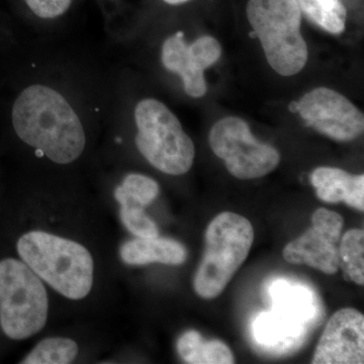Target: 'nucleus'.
<instances>
[{
	"instance_id": "ddd939ff",
	"label": "nucleus",
	"mask_w": 364,
	"mask_h": 364,
	"mask_svg": "<svg viewBox=\"0 0 364 364\" xmlns=\"http://www.w3.org/2000/svg\"><path fill=\"white\" fill-rule=\"evenodd\" d=\"M311 183L323 202H345L349 207L363 212V174L352 176L336 167H318L311 174Z\"/></svg>"
},
{
	"instance_id": "4468645a",
	"label": "nucleus",
	"mask_w": 364,
	"mask_h": 364,
	"mask_svg": "<svg viewBox=\"0 0 364 364\" xmlns=\"http://www.w3.org/2000/svg\"><path fill=\"white\" fill-rule=\"evenodd\" d=\"M270 296L272 310L299 324L305 325L315 316L312 291L305 287L294 286L284 279L277 280L270 287Z\"/></svg>"
},
{
	"instance_id": "6e6552de",
	"label": "nucleus",
	"mask_w": 364,
	"mask_h": 364,
	"mask_svg": "<svg viewBox=\"0 0 364 364\" xmlns=\"http://www.w3.org/2000/svg\"><path fill=\"white\" fill-rule=\"evenodd\" d=\"M222 55V47L210 36L189 42L186 33L177 28L165 33L158 45L157 65L167 76L179 81L189 97L200 98L207 93L205 70Z\"/></svg>"
},
{
	"instance_id": "6ab92c4d",
	"label": "nucleus",
	"mask_w": 364,
	"mask_h": 364,
	"mask_svg": "<svg viewBox=\"0 0 364 364\" xmlns=\"http://www.w3.org/2000/svg\"><path fill=\"white\" fill-rule=\"evenodd\" d=\"M301 13L326 32L340 35L345 31L347 11L341 0H296Z\"/></svg>"
},
{
	"instance_id": "f257e3e1",
	"label": "nucleus",
	"mask_w": 364,
	"mask_h": 364,
	"mask_svg": "<svg viewBox=\"0 0 364 364\" xmlns=\"http://www.w3.org/2000/svg\"><path fill=\"white\" fill-rule=\"evenodd\" d=\"M60 38L25 39L0 55V157L18 176L85 181L109 119L114 64Z\"/></svg>"
},
{
	"instance_id": "9b49d317",
	"label": "nucleus",
	"mask_w": 364,
	"mask_h": 364,
	"mask_svg": "<svg viewBox=\"0 0 364 364\" xmlns=\"http://www.w3.org/2000/svg\"><path fill=\"white\" fill-rule=\"evenodd\" d=\"M338 237L311 228L299 238L289 242L282 256L293 264H305L326 274H335L339 269Z\"/></svg>"
},
{
	"instance_id": "a211bd4d",
	"label": "nucleus",
	"mask_w": 364,
	"mask_h": 364,
	"mask_svg": "<svg viewBox=\"0 0 364 364\" xmlns=\"http://www.w3.org/2000/svg\"><path fill=\"white\" fill-rule=\"evenodd\" d=\"M253 333L254 338L262 346L279 348L280 345L294 343L303 334L304 325L272 310L256 318Z\"/></svg>"
},
{
	"instance_id": "20e7f679",
	"label": "nucleus",
	"mask_w": 364,
	"mask_h": 364,
	"mask_svg": "<svg viewBox=\"0 0 364 364\" xmlns=\"http://www.w3.org/2000/svg\"><path fill=\"white\" fill-rule=\"evenodd\" d=\"M52 296L16 254L0 250V338L16 344L40 335L51 318Z\"/></svg>"
},
{
	"instance_id": "0eeeda50",
	"label": "nucleus",
	"mask_w": 364,
	"mask_h": 364,
	"mask_svg": "<svg viewBox=\"0 0 364 364\" xmlns=\"http://www.w3.org/2000/svg\"><path fill=\"white\" fill-rule=\"evenodd\" d=\"M213 152L224 160L236 178H260L279 166L280 155L272 146L261 143L240 117H227L213 126L208 136Z\"/></svg>"
},
{
	"instance_id": "39448f33",
	"label": "nucleus",
	"mask_w": 364,
	"mask_h": 364,
	"mask_svg": "<svg viewBox=\"0 0 364 364\" xmlns=\"http://www.w3.org/2000/svg\"><path fill=\"white\" fill-rule=\"evenodd\" d=\"M254 242L252 224L243 215L225 212L210 223L205 248L193 279L200 298H217L245 260Z\"/></svg>"
},
{
	"instance_id": "9d476101",
	"label": "nucleus",
	"mask_w": 364,
	"mask_h": 364,
	"mask_svg": "<svg viewBox=\"0 0 364 364\" xmlns=\"http://www.w3.org/2000/svg\"><path fill=\"white\" fill-rule=\"evenodd\" d=\"M364 316L355 309L337 311L328 321L313 364H363Z\"/></svg>"
},
{
	"instance_id": "dca6fc26",
	"label": "nucleus",
	"mask_w": 364,
	"mask_h": 364,
	"mask_svg": "<svg viewBox=\"0 0 364 364\" xmlns=\"http://www.w3.org/2000/svg\"><path fill=\"white\" fill-rule=\"evenodd\" d=\"M177 352L184 363L191 364H231L234 356L231 349L220 340L205 341L200 333H183L176 343Z\"/></svg>"
},
{
	"instance_id": "412c9836",
	"label": "nucleus",
	"mask_w": 364,
	"mask_h": 364,
	"mask_svg": "<svg viewBox=\"0 0 364 364\" xmlns=\"http://www.w3.org/2000/svg\"><path fill=\"white\" fill-rule=\"evenodd\" d=\"M344 220L338 213L327 210V208H318L312 215V227L320 231L325 232L333 236H341L343 230Z\"/></svg>"
},
{
	"instance_id": "5701e85b",
	"label": "nucleus",
	"mask_w": 364,
	"mask_h": 364,
	"mask_svg": "<svg viewBox=\"0 0 364 364\" xmlns=\"http://www.w3.org/2000/svg\"><path fill=\"white\" fill-rule=\"evenodd\" d=\"M7 186V178L6 171H4V164H2V159L0 157V210H2L4 205V198H6Z\"/></svg>"
},
{
	"instance_id": "4be33fe9",
	"label": "nucleus",
	"mask_w": 364,
	"mask_h": 364,
	"mask_svg": "<svg viewBox=\"0 0 364 364\" xmlns=\"http://www.w3.org/2000/svg\"><path fill=\"white\" fill-rule=\"evenodd\" d=\"M25 39L13 23L0 18V55L11 51Z\"/></svg>"
},
{
	"instance_id": "1a4fd4ad",
	"label": "nucleus",
	"mask_w": 364,
	"mask_h": 364,
	"mask_svg": "<svg viewBox=\"0 0 364 364\" xmlns=\"http://www.w3.org/2000/svg\"><path fill=\"white\" fill-rule=\"evenodd\" d=\"M309 127L338 142H350L363 134L364 117L348 98L327 87L309 91L289 107Z\"/></svg>"
},
{
	"instance_id": "2eb2a0df",
	"label": "nucleus",
	"mask_w": 364,
	"mask_h": 364,
	"mask_svg": "<svg viewBox=\"0 0 364 364\" xmlns=\"http://www.w3.org/2000/svg\"><path fill=\"white\" fill-rule=\"evenodd\" d=\"M26 18L39 38L61 37L64 21L70 13L74 0H21Z\"/></svg>"
},
{
	"instance_id": "f3484780",
	"label": "nucleus",
	"mask_w": 364,
	"mask_h": 364,
	"mask_svg": "<svg viewBox=\"0 0 364 364\" xmlns=\"http://www.w3.org/2000/svg\"><path fill=\"white\" fill-rule=\"evenodd\" d=\"M83 346L73 337L64 335L44 337L21 359L23 364H70L77 363Z\"/></svg>"
},
{
	"instance_id": "b1692460",
	"label": "nucleus",
	"mask_w": 364,
	"mask_h": 364,
	"mask_svg": "<svg viewBox=\"0 0 364 364\" xmlns=\"http://www.w3.org/2000/svg\"><path fill=\"white\" fill-rule=\"evenodd\" d=\"M162 1L167 4V6H177L186 4V2L191 1V0H162Z\"/></svg>"
},
{
	"instance_id": "f03ea898",
	"label": "nucleus",
	"mask_w": 364,
	"mask_h": 364,
	"mask_svg": "<svg viewBox=\"0 0 364 364\" xmlns=\"http://www.w3.org/2000/svg\"><path fill=\"white\" fill-rule=\"evenodd\" d=\"M36 208H31L14 188H11L28 208L21 210L11 227L9 250L28 265L50 289L53 296L72 306L90 305L104 284L105 263L97 239L80 227L71 224L54 208L38 207L30 191L14 179Z\"/></svg>"
},
{
	"instance_id": "423d86ee",
	"label": "nucleus",
	"mask_w": 364,
	"mask_h": 364,
	"mask_svg": "<svg viewBox=\"0 0 364 364\" xmlns=\"http://www.w3.org/2000/svg\"><path fill=\"white\" fill-rule=\"evenodd\" d=\"M247 18L273 70L293 76L305 68L309 53L296 0H249Z\"/></svg>"
},
{
	"instance_id": "7ed1b4c3",
	"label": "nucleus",
	"mask_w": 364,
	"mask_h": 364,
	"mask_svg": "<svg viewBox=\"0 0 364 364\" xmlns=\"http://www.w3.org/2000/svg\"><path fill=\"white\" fill-rule=\"evenodd\" d=\"M160 173L181 176L193 167L195 144L162 100L139 92L127 67L114 64L109 119L97 160L124 162L131 155Z\"/></svg>"
},
{
	"instance_id": "aec40b11",
	"label": "nucleus",
	"mask_w": 364,
	"mask_h": 364,
	"mask_svg": "<svg viewBox=\"0 0 364 364\" xmlns=\"http://www.w3.org/2000/svg\"><path fill=\"white\" fill-rule=\"evenodd\" d=\"M339 267L358 286L364 284V232L351 229L342 237L339 245Z\"/></svg>"
},
{
	"instance_id": "f8f14e48",
	"label": "nucleus",
	"mask_w": 364,
	"mask_h": 364,
	"mask_svg": "<svg viewBox=\"0 0 364 364\" xmlns=\"http://www.w3.org/2000/svg\"><path fill=\"white\" fill-rule=\"evenodd\" d=\"M119 259L129 267L160 263L164 265H181L188 258V251L181 242L165 237L134 238L119 245Z\"/></svg>"
}]
</instances>
